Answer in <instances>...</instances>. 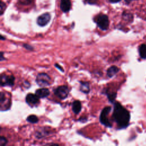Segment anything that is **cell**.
<instances>
[{"label": "cell", "mask_w": 146, "mask_h": 146, "mask_svg": "<svg viewBox=\"0 0 146 146\" xmlns=\"http://www.w3.org/2000/svg\"><path fill=\"white\" fill-rule=\"evenodd\" d=\"M112 117L119 129L125 128L129 125L130 113L119 102H115L114 103Z\"/></svg>", "instance_id": "1"}, {"label": "cell", "mask_w": 146, "mask_h": 146, "mask_svg": "<svg viewBox=\"0 0 146 146\" xmlns=\"http://www.w3.org/2000/svg\"><path fill=\"white\" fill-rule=\"evenodd\" d=\"M95 22L96 23L98 26L102 30H107L109 27V20L108 17L103 14L98 15L95 19Z\"/></svg>", "instance_id": "2"}, {"label": "cell", "mask_w": 146, "mask_h": 146, "mask_svg": "<svg viewBox=\"0 0 146 146\" xmlns=\"http://www.w3.org/2000/svg\"><path fill=\"white\" fill-rule=\"evenodd\" d=\"M50 80L51 78L48 74L46 73H39L36 77L35 82L36 84L41 87H45L50 84Z\"/></svg>", "instance_id": "3"}, {"label": "cell", "mask_w": 146, "mask_h": 146, "mask_svg": "<svg viewBox=\"0 0 146 146\" xmlns=\"http://www.w3.org/2000/svg\"><path fill=\"white\" fill-rule=\"evenodd\" d=\"M111 110V107L110 106H107L105 107L102 111L100 117H99V120L100 122L104 126L107 127L111 128L112 127V124L110 123L109 120L108 119L107 115L110 113V112Z\"/></svg>", "instance_id": "4"}, {"label": "cell", "mask_w": 146, "mask_h": 146, "mask_svg": "<svg viewBox=\"0 0 146 146\" xmlns=\"http://www.w3.org/2000/svg\"><path fill=\"white\" fill-rule=\"evenodd\" d=\"M54 94L60 99H66L69 94V89L66 86H60L54 90Z\"/></svg>", "instance_id": "5"}, {"label": "cell", "mask_w": 146, "mask_h": 146, "mask_svg": "<svg viewBox=\"0 0 146 146\" xmlns=\"http://www.w3.org/2000/svg\"><path fill=\"white\" fill-rule=\"evenodd\" d=\"M14 76L2 74L1 75V86L2 87H12L14 84Z\"/></svg>", "instance_id": "6"}, {"label": "cell", "mask_w": 146, "mask_h": 146, "mask_svg": "<svg viewBox=\"0 0 146 146\" xmlns=\"http://www.w3.org/2000/svg\"><path fill=\"white\" fill-rule=\"evenodd\" d=\"M26 102L30 107L36 106L39 103V98H38L35 94H29L26 96Z\"/></svg>", "instance_id": "7"}, {"label": "cell", "mask_w": 146, "mask_h": 146, "mask_svg": "<svg viewBox=\"0 0 146 146\" xmlns=\"http://www.w3.org/2000/svg\"><path fill=\"white\" fill-rule=\"evenodd\" d=\"M50 19H51V16L50 14L48 13H46L39 16L37 18L36 22L39 26L43 27L46 26L49 22Z\"/></svg>", "instance_id": "8"}, {"label": "cell", "mask_w": 146, "mask_h": 146, "mask_svg": "<svg viewBox=\"0 0 146 146\" xmlns=\"http://www.w3.org/2000/svg\"><path fill=\"white\" fill-rule=\"evenodd\" d=\"M60 7L63 12L67 13L69 11L71 7V1L70 0H61Z\"/></svg>", "instance_id": "9"}, {"label": "cell", "mask_w": 146, "mask_h": 146, "mask_svg": "<svg viewBox=\"0 0 146 146\" xmlns=\"http://www.w3.org/2000/svg\"><path fill=\"white\" fill-rule=\"evenodd\" d=\"M49 94H50V91L48 89L45 87H42L35 91V95L39 98H46L49 95Z\"/></svg>", "instance_id": "10"}, {"label": "cell", "mask_w": 146, "mask_h": 146, "mask_svg": "<svg viewBox=\"0 0 146 146\" xmlns=\"http://www.w3.org/2000/svg\"><path fill=\"white\" fill-rule=\"evenodd\" d=\"M72 111L75 114H78L82 110L81 102L79 100H75L72 105Z\"/></svg>", "instance_id": "11"}, {"label": "cell", "mask_w": 146, "mask_h": 146, "mask_svg": "<svg viewBox=\"0 0 146 146\" xmlns=\"http://www.w3.org/2000/svg\"><path fill=\"white\" fill-rule=\"evenodd\" d=\"M119 71V68L116 66H112L109 67L107 71V75L108 77L112 78L115 75H116L118 71Z\"/></svg>", "instance_id": "12"}, {"label": "cell", "mask_w": 146, "mask_h": 146, "mask_svg": "<svg viewBox=\"0 0 146 146\" xmlns=\"http://www.w3.org/2000/svg\"><path fill=\"white\" fill-rule=\"evenodd\" d=\"M80 91L84 94H88L90 91V84L87 82H80Z\"/></svg>", "instance_id": "13"}, {"label": "cell", "mask_w": 146, "mask_h": 146, "mask_svg": "<svg viewBox=\"0 0 146 146\" xmlns=\"http://www.w3.org/2000/svg\"><path fill=\"white\" fill-rule=\"evenodd\" d=\"M139 53L140 56L142 59L146 58V44H141L139 47Z\"/></svg>", "instance_id": "14"}, {"label": "cell", "mask_w": 146, "mask_h": 146, "mask_svg": "<svg viewBox=\"0 0 146 146\" xmlns=\"http://www.w3.org/2000/svg\"><path fill=\"white\" fill-rule=\"evenodd\" d=\"M26 120L30 123L35 124L38 122L39 119L36 116H35L34 115H30L27 117Z\"/></svg>", "instance_id": "15"}, {"label": "cell", "mask_w": 146, "mask_h": 146, "mask_svg": "<svg viewBox=\"0 0 146 146\" xmlns=\"http://www.w3.org/2000/svg\"><path fill=\"white\" fill-rule=\"evenodd\" d=\"M106 94L107 95L109 101L113 103L116 97V92H106Z\"/></svg>", "instance_id": "16"}, {"label": "cell", "mask_w": 146, "mask_h": 146, "mask_svg": "<svg viewBox=\"0 0 146 146\" xmlns=\"http://www.w3.org/2000/svg\"><path fill=\"white\" fill-rule=\"evenodd\" d=\"M7 143V140L4 136L0 137V146H5Z\"/></svg>", "instance_id": "17"}, {"label": "cell", "mask_w": 146, "mask_h": 146, "mask_svg": "<svg viewBox=\"0 0 146 146\" xmlns=\"http://www.w3.org/2000/svg\"><path fill=\"white\" fill-rule=\"evenodd\" d=\"M18 1L20 3L25 5H29L33 1V0H18Z\"/></svg>", "instance_id": "18"}, {"label": "cell", "mask_w": 146, "mask_h": 146, "mask_svg": "<svg viewBox=\"0 0 146 146\" xmlns=\"http://www.w3.org/2000/svg\"><path fill=\"white\" fill-rule=\"evenodd\" d=\"M0 6H1V14L2 15L5 8H6V5L2 1H1Z\"/></svg>", "instance_id": "19"}, {"label": "cell", "mask_w": 146, "mask_h": 146, "mask_svg": "<svg viewBox=\"0 0 146 146\" xmlns=\"http://www.w3.org/2000/svg\"><path fill=\"white\" fill-rule=\"evenodd\" d=\"M23 46L26 49H27V50H33V47L29 45V44H24L23 45Z\"/></svg>", "instance_id": "20"}, {"label": "cell", "mask_w": 146, "mask_h": 146, "mask_svg": "<svg viewBox=\"0 0 146 146\" xmlns=\"http://www.w3.org/2000/svg\"><path fill=\"white\" fill-rule=\"evenodd\" d=\"M86 2L89 3V4H95L96 3H97V1L98 0H86Z\"/></svg>", "instance_id": "21"}, {"label": "cell", "mask_w": 146, "mask_h": 146, "mask_svg": "<svg viewBox=\"0 0 146 146\" xmlns=\"http://www.w3.org/2000/svg\"><path fill=\"white\" fill-rule=\"evenodd\" d=\"M55 66L56 68H58L59 70H60L62 72H64V70H63V68H62L60 66H59V64H58L57 63H56V64H55Z\"/></svg>", "instance_id": "22"}, {"label": "cell", "mask_w": 146, "mask_h": 146, "mask_svg": "<svg viewBox=\"0 0 146 146\" xmlns=\"http://www.w3.org/2000/svg\"><path fill=\"white\" fill-rule=\"evenodd\" d=\"M0 59H1V61H2V60L5 59V58L3 57V52H1V58H0Z\"/></svg>", "instance_id": "23"}, {"label": "cell", "mask_w": 146, "mask_h": 146, "mask_svg": "<svg viewBox=\"0 0 146 146\" xmlns=\"http://www.w3.org/2000/svg\"><path fill=\"white\" fill-rule=\"evenodd\" d=\"M121 0H110V1L112 3H116V2H119V1H120Z\"/></svg>", "instance_id": "24"}, {"label": "cell", "mask_w": 146, "mask_h": 146, "mask_svg": "<svg viewBox=\"0 0 146 146\" xmlns=\"http://www.w3.org/2000/svg\"><path fill=\"white\" fill-rule=\"evenodd\" d=\"M135 1V0H125V1L127 2V3H129V2H131V1Z\"/></svg>", "instance_id": "25"}, {"label": "cell", "mask_w": 146, "mask_h": 146, "mask_svg": "<svg viewBox=\"0 0 146 146\" xmlns=\"http://www.w3.org/2000/svg\"><path fill=\"white\" fill-rule=\"evenodd\" d=\"M3 36H2V35H1V40H5V38H4V37H3Z\"/></svg>", "instance_id": "26"}]
</instances>
